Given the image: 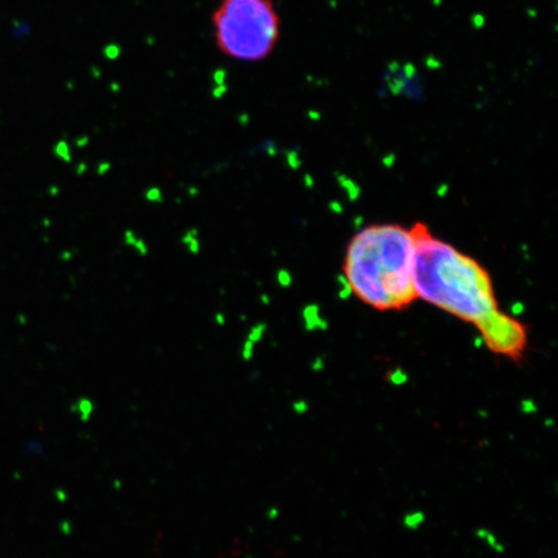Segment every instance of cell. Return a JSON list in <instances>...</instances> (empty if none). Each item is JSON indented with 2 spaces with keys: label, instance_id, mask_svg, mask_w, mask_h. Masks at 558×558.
<instances>
[{
  "label": "cell",
  "instance_id": "cell-4",
  "mask_svg": "<svg viewBox=\"0 0 558 558\" xmlns=\"http://www.w3.org/2000/svg\"><path fill=\"white\" fill-rule=\"evenodd\" d=\"M477 328L494 353L517 358L525 350L527 340L525 327L500 310L477 326Z\"/></svg>",
  "mask_w": 558,
  "mask_h": 558
},
{
  "label": "cell",
  "instance_id": "cell-3",
  "mask_svg": "<svg viewBox=\"0 0 558 558\" xmlns=\"http://www.w3.org/2000/svg\"><path fill=\"white\" fill-rule=\"evenodd\" d=\"M211 21L217 49L236 61L268 58L280 36V17L273 0H221Z\"/></svg>",
  "mask_w": 558,
  "mask_h": 558
},
{
  "label": "cell",
  "instance_id": "cell-2",
  "mask_svg": "<svg viewBox=\"0 0 558 558\" xmlns=\"http://www.w3.org/2000/svg\"><path fill=\"white\" fill-rule=\"evenodd\" d=\"M411 229L395 224L371 225L348 246L343 270L349 288L376 310H401L418 300L412 282Z\"/></svg>",
  "mask_w": 558,
  "mask_h": 558
},
{
  "label": "cell",
  "instance_id": "cell-5",
  "mask_svg": "<svg viewBox=\"0 0 558 558\" xmlns=\"http://www.w3.org/2000/svg\"><path fill=\"white\" fill-rule=\"evenodd\" d=\"M72 411L79 414L80 418L84 420V421H87V420L90 418V416L92 415L93 411L92 402H91L90 399H87V398H80V399H79L78 402H75L74 406H72Z\"/></svg>",
  "mask_w": 558,
  "mask_h": 558
},
{
  "label": "cell",
  "instance_id": "cell-1",
  "mask_svg": "<svg viewBox=\"0 0 558 558\" xmlns=\"http://www.w3.org/2000/svg\"><path fill=\"white\" fill-rule=\"evenodd\" d=\"M414 238L412 282L416 296L456 318L478 326L499 311L491 277L474 258L430 232L410 228Z\"/></svg>",
  "mask_w": 558,
  "mask_h": 558
}]
</instances>
